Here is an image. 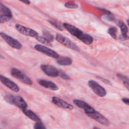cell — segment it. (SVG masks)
<instances>
[{
  "instance_id": "ffe728a7",
  "label": "cell",
  "mask_w": 129,
  "mask_h": 129,
  "mask_svg": "<svg viewBox=\"0 0 129 129\" xmlns=\"http://www.w3.org/2000/svg\"><path fill=\"white\" fill-rule=\"evenodd\" d=\"M36 39L39 42H40L41 43L46 45L47 46H52V45L50 43V42L48 41V40H47L46 39H45L44 37H41V36H36Z\"/></svg>"
},
{
  "instance_id": "1f68e13d",
  "label": "cell",
  "mask_w": 129,
  "mask_h": 129,
  "mask_svg": "<svg viewBox=\"0 0 129 129\" xmlns=\"http://www.w3.org/2000/svg\"><path fill=\"white\" fill-rule=\"evenodd\" d=\"M122 101L126 105H129V99L127 98H123Z\"/></svg>"
},
{
  "instance_id": "ac0fdd59",
  "label": "cell",
  "mask_w": 129,
  "mask_h": 129,
  "mask_svg": "<svg viewBox=\"0 0 129 129\" xmlns=\"http://www.w3.org/2000/svg\"><path fill=\"white\" fill-rule=\"evenodd\" d=\"M23 112L31 120L36 122L41 121L40 119L32 111L26 108H24L23 109Z\"/></svg>"
},
{
  "instance_id": "4fadbf2b",
  "label": "cell",
  "mask_w": 129,
  "mask_h": 129,
  "mask_svg": "<svg viewBox=\"0 0 129 129\" xmlns=\"http://www.w3.org/2000/svg\"><path fill=\"white\" fill-rule=\"evenodd\" d=\"M117 25L120 28L121 31V35L120 36V39L123 40H126L128 38L127 35L128 28L126 25L121 21H118L117 22Z\"/></svg>"
},
{
  "instance_id": "8992f818",
  "label": "cell",
  "mask_w": 129,
  "mask_h": 129,
  "mask_svg": "<svg viewBox=\"0 0 129 129\" xmlns=\"http://www.w3.org/2000/svg\"><path fill=\"white\" fill-rule=\"evenodd\" d=\"M34 48L36 50H37V51H39V52L49 56V57H53L54 58H57L59 56V55L58 54V53L56 52L53 50L52 49L49 48L48 47H47L42 45L36 44L35 45Z\"/></svg>"
},
{
  "instance_id": "7a4b0ae2",
  "label": "cell",
  "mask_w": 129,
  "mask_h": 129,
  "mask_svg": "<svg viewBox=\"0 0 129 129\" xmlns=\"http://www.w3.org/2000/svg\"><path fill=\"white\" fill-rule=\"evenodd\" d=\"M55 38L58 42L65 45L67 47H69L76 51H80V48L78 46H77L74 42L71 41L69 39L63 36L61 34H60L59 33L56 34Z\"/></svg>"
},
{
  "instance_id": "7402d4cb",
  "label": "cell",
  "mask_w": 129,
  "mask_h": 129,
  "mask_svg": "<svg viewBox=\"0 0 129 129\" xmlns=\"http://www.w3.org/2000/svg\"><path fill=\"white\" fill-rule=\"evenodd\" d=\"M116 31H117V29L115 27H111L108 29V33L111 35V36L113 38L115 39L116 38Z\"/></svg>"
},
{
  "instance_id": "277c9868",
  "label": "cell",
  "mask_w": 129,
  "mask_h": 129,
  "mask_svg": "<svg viewBox=\"0 0 129 129\" xmlns=\"http://www.w3.org/2000/svg\"><path fill=\"white\" fill-rule=\"evenodd\" d=\"M0 36L12 47L17 49H21L22 47L21 43L16 39L4 32H0Z\"/></svg>"
},
{
  "instance_id": "6da1fadb",
  "label": "cell",
  "mask_w": 129,
  "mask_h": 129,
  "mask_svg": "<svg viewBox=\"0 0 129 129\" xmlns=\"http://www.w3.org/2000/svg\"><path fill=\"white\" fill-rule=\"evenodd\" d=\"M11 74L13 77L17 79H19L23 83L30 85L32 84V80L24 73L17 69H12L11 70Z\"/></svg>"
},
{
  "instance_id": "836d02e7",
  "label": "cell",
  "mask_w": 129,
  "mask_h": 129,
  "mask_svg": "<svg viewBox=\"0 0 129 129\" xmlns=\"http://www.w3.org/2000/svg\"><path fill=\"white\" fill-rule=\"evenodd\" d=\"M0 59H4V57L0 54Z\"/></svg>"
},
{
  "instance_id": "f546056e",
  "label": "cell",
  "mask_w": 129,
  "mask_h": 129,
  "mask_svg": "<svg viewBox=\"0 0 129 129\" xmlns=\"http://www.w3.org/2000/svg\"><path fill=\"white\" fill-rule=\"evenodd\" d=\"M117 76L119 78H120L121 79L123 80V81H124V80H128V78H127V77H126L125 76H124V75H122V74H117Z\"/></svg>"
},
{
  "instance_id": "cb8c5ba5",
  "label": "cell",
  "mask_w": 129,
  "mask_h": 129,
  "mask_svg": "<svg viewBox=\"0 0 129 129\" xmlns=\"http://www.w3.org/2000/svg\"><path fill=\"white\" fill-rule=\"evenodd\" d=\"M11 17L6 16L4 15L0 14V23H4L6 22L9 21L11 19Z\"/></svg>"
},
{
  "instance_id": "9a60e30c",
  "label": "cell",
  "mask_w": 129,
  "mask_h": 129,
  "mask_svg": "<svg viewBox=\"0 0 129 129\" xmlns=\"http://www.w3.org/2000/svg\"><path fill=\"white\" fill-rule=\"evenodd\" d=\"M12 104L16 105L17 106L20 108L24 109L27 107V104L24 99L19 96H13Z\"/></svg>"
},
{
  "instance_id": "484cf974",
  "label": "cell",
  "mask_w": 129,
  "mask_h": 129,
  "mask_svg": "<svg viewBox=\"0 0 129 129\" xmlns=\"http://www.w3.org/2000/svg\"><path fill=\"white\" fill-rule=\"evenodd\" d=\"M96 78L98 80L103 82L104 83H105L107 85H111V83L110 81L109 80H108V79H105L104 78H103V77H100V76H96Z\"/></svg>"
},
{
  "instance_id": "4316f807",
  "label": "cell",
  "mask_w": 129,
  "mask_h": 129,
  "mask_svg": "<svg viewBox=\"0 0 129 129\" xmlns=\"http://www.w3.org/2000/svg\"><path fill=\"white\" fill-rule=\"evenodd\" d=\"M58 76H59L60 77H61V78H62L63 79H64V80H70L71 79L69 76H68L66 74H65L64 72H63L62 71L59 72Z\"/></svg>"
},
{
  "instance_id": "7c38bea8",
  "label": "cell",
  "mask_w": 129,
  "mask_h": 129,
  "mask_svg": "<svg viewBox=\"0 0 129 129\" xmlns=\"http://www.w3.org/2000/svg\"><path fill=\"white\" fill-rule=\"evenodd\" d=\"M38 84L43 86L44 88L49 89L53 91H56L58 89V86L53 82L49 81H47L45 80H38Z\"/></svg>"
},
{
  "instance_id": "5b68a950",
  "label": "cell",
  "mask_w": 129,
  "mask_h": 129,
  "mask_svg": "<svg viewBox=\"0 0 129 129\" xmlns=\"http://www.w3.org/2000/svg\"><path fill=\"white\" fill-rule=\"evenodd\" d=\"M86 114L90 118L94 119L95 120L103 125L108 126L109 125V122L108 119L103 115L95 110L92 112L87 113Z\"/></svg>"
},
{
  "instance_id": "9c48e42d",
  "label": "cell",
  "mask_w": 129,
  "mask_h": 129,
  "mask_svg": "<svg viewBox=\"0 0 129 129\" xmlns=\"http://www.w3.org/2000/svg\"><path fill=\"white\" fill-rule=\"evenodd\" d=\"M0 81L3 84L11 89L12 91L16 92L19 91V88L16 84L2 75H0Z\"/></svg>"
},
{
  "instance_id": "2e32d148",
  "label": "cell",
  "mask_w": 129,
  "mask_h": 129,
  "mask_svg": "<svg viewBox=\"0 0 129 129\" xmlns=\"http://www.w3.org/2000/svg\"><path fill=\"white\" fill-rule=\"evenodd\" d=\"M56 62L61 66H70L72 63V59L68 56H58L56 58Z\"/></svg>"
},
{
  "instance_id": "5bb4252c",
  "label": "cell",
  "mask_w": 129,
  "mask_h": 129,
  "mask_svg": "<svg viewBox=\"0 0 129 129\" xmlns=\"http://www.w3.org/2000/svg\"><path fill=\"white\" fill-rule=\"evenodd\" d=\"M63 26L67 31H69V32H70L71 34L76 36V37H77L80 34L82 33V31H81L80 29L70 24L63 23Z\"/></svg>"
},
{
  "instance_id": "8fae6325",
  "label": "cell",
  "mask_w": 129,
  "mask_h": 129,
  "mask_svg": "<svg viewBox=\"0 0 129 129\" xmlns=\"http://www.w3.org/2000/svg\"><path fill=\"white\" fill-rule=\"evenodd\" d=\"M74 103L79 108L83 109L86 113L92 112L95 110V109L93 108H92L91 106H90L85 102L83 101L82 100L77 99L74 100Z\"/></svg>"
},
{
  "instance_id": "d4e9b609",
  "label": "cell",
  "mask_w": 129,
  "mask_h": 129,
  "mask_svg": "<svg viewBox=\"0 0 129 129\" xmlns=\"http://www.w3.org/2000/svg\"><path fill=\"white\" fill-rule=\"evenodd\" d=\"M34 129H46L44 124L41 121L36 122L34 125Z\"/></svg>"
},
{
  "instance_id": "d6986e66",
  "label": "cell",
  "mask_w": 129,
  "mask_h": 129,
  "mask_svg": "<svg viewBox=\"0 0 129 129\" xmlns=\"http://www.w3.org/2000/svg\"><path fill=\"white\" fill-rule=\"evenodd\" d=\"M0 12L2 13L4 15L8 17L11 18L12 16V14L9 9L2 3H0Z\"/></svg>"
},
{
  "instance_id": "603a6c76",
  "label": "cell",
  "mask_w": 129,
  "mask_h": 129,
  "mask_svg": "<svg viewBox=\"0 0 129 129\" xmlns=\"http://www.w3.org/2000/svg\"><path fill=\"white\" fill-rule=\"evenodd\" d=\"M66 7L69 9H77L78 7V5L73 2H69L64 4Z\"/></svg>"
},
{
  "instance_id": "e575fe53",
  "label": "cell",
  "mask_w": 129,
  "mask_h": 129,
  "mask_svg": "<svg viewBox=\"0 0 129 129\" xmlns=\"http://www.w3.org/2000/svg\"><path fill=\"white\" fill-rule=\"evenodd\" d=\"M93 129H100V128H98L97 127H95L93 128Z\"/></svg>"
},
{
  "instance_id": "ba28073f",
  "label": "cell",
  "mask_w": 129,
  "mask_h": 129,
  "mask_svg": "<svg viewBox=\"0 0 129 129\" xmlns=\"http://www.w3.org/2000/svg\"><path fill=\"white\" fill-rule=\"evenodd\" d=\"M15 27L16 29L22 34L33 37H36L38 36V33L37 32L33 29L27 28L21 25L17 24L15 25Z\"/></svg>"
},
{
  "instance_id": "52a82bcc",
  "label": "cell",
  "mask_w": 129,
  "mask_h": 129,
  "mask_svg": "<svg viewBox=\"0 0 129 129\" xmlns=\"http://www.w3.org/2000/svg\"><path fill=\"white\" fill-rule=\"evenodd\" d=\"M40 68L44 73L49 77H56L58 76L59 72L53 66L48 64H42L40 66Z\"/></svg>"
},
{
  "instance_id": "4dcf8cb0",
  "label": "cell",
  "mask_w": 129,
  "mask_h": 129,
  "mask_svg": "<svg viewBox=\"0 0 129 129\" xmlns=\"http://www.w3.org/2000/svg\"><path fill=\"white\" fill-rule=\"evenodd\" d=\"M123 84L124 85V86L126 88L127 90H128V87H129V83L128 80H124L123 81Z\"/></svg>"
},
{
  "instance_id": "d6a6232c",
  "label": "cell",
  "mask_w": 129,
  "mask_h": 129,
  "mask_svg": "<svg viewBox=\"0 0 129 129\" xmlns=\"http://www.w3.org/2000/svg\"><path fill=\"white\" fill-rule=\"evenodd\" d=\"M19 1H20L21 2L26 4L27 5H29L30 3V2L29 0H19Z\"/></svg>"
},
{
  "instance_id": "3957f363",
  "label": "cell",
  "mask_w": 129,
  "mask_h": 129,
  "mask_svg": "<svg viewBox=\"0 0 129 129\" xmlns=\"http://www.w3.org/2000/svg\"><path fill=\"white\" fill-rule=\"evenodd\" d=\"M88 85L94 93L99 96L104 97L106 95V92L105 89L95 81L90 80L88 83Z\"/></svg>"
},
{
  "instance_id": "f1b7e54d",
  "label": "cell",
  "mask_w": 129,
  "mask_h": 129,
  "mask_svg": "<svg viewBox=\"0 0 129 129\" xmlns=\"http://www.w3.org/2000/svg\"><path fill=\"white\" fill-rule=\"evenodd\" d=\"M49 22L52 24V25H53L54 27H55L57 29H58V30H63V29L62 28V27L60 26H59L57 23H56V22H53V21H49Z\"/></svg>"
},
{
  "instance_id": "e0dca14e",
  "label": "cell",
  "mask_w": 129,
  "mask_h": 129,
  "mask_svg": "<svg viewBox=\"0 0 129 129\" xmlns=\"http://www.w3.org/2000/svg\"><path fill=\"white\" fill-rule=\"evenodd\" d=\"M77 38L86 44H91L93 41V38L90 35L82 33Z\"/></svg>"
},
{
  "instance_id": "30bf717a",
  "label": "cell",
  "mask_w": 129,
  "mask_h": 129,
  "mask_svg": "<svg viewBox=\"0 0 129 129\" xmlns=\"http://www.w3.org/2000/svg\"><path fill=\"white\" fill-rule=\"evenodd\" d=\"M52 102L57 105V106L62 108L64 109H69L70 110H72L74 107L71 104H69L67 102L60 99L57 97H53L52 98Z\"/></svg>"
},
{
  "instance_id": "83f0119b",
  "label": "cell",
  "mask_w": 129,
  "mask_h": 129,
  "mask_svg": "<svg viewBox=\"0 0 129 129\" xmlns=\"http://www.w3.org/2000/svg\"><path fill=\"white\" fill-rule=\"evenodd\" d=\"M104 18L106 19L108 21H114V18L113 16H112V15H111V13L107 14V15H106V16L104 17Z\"/></svg>"
},
{
  "instance_id": "44dd1931",
  "label": "cell",
  "mask_w": 129,
  "mask_h": 129,
  "mask_svg": "<svg viewBox=\"0 0 129 129\" xmlns=\"http://www.w3.org/2000/svg\"><path fill=\"white\" fill-rule=\"evenodd\" d=\"M42 34H43V37L45 39H46L47 40H48V41L50 42V41H53V37L48 32L46 31H43V33H42Z\"/></svg>"
}]
</instances>
